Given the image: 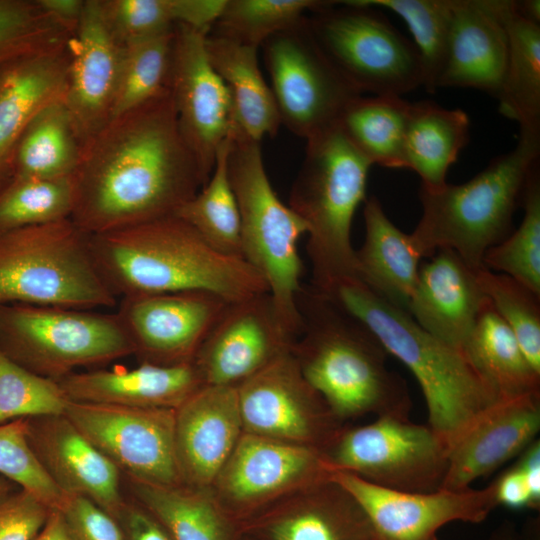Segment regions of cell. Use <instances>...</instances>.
Masks as SVG:
<instances>
[{
    "label": "cell",
    "instance_id": "obj_38",
    "mask_svg": "<svg viewBox=\"0 0 540 540\" xmlns=\"http://www.w3.org/2000/svg\"><path fill=\"white\" fill-rule=\"evenodd\" d=\"M73 207V176L53 180L0 178V235L68 219Z\"/></svg>",
    "mask_w": 540,
    "mask_h": 540
},
{
    "label": "cell",
    "instance_id": "obj_25",
    "mask_svg": "<svg viewBox=\"0 0 540 540\" xmlns=\"http://www.w3.org/2000/svg\"><path fill=\"white\" fill-rule=\"evenodd\" d=\"M477 271L451 249H439L419 267L407 312L426 332L462 348L487 297Z\"/></svg>",
    "mask_w": 540,
    "mask_h": 540
},
{
    "label": "cell",
    "instance_id": "obj_35",
    "mask_svg": "<svg viewBox=\"0 0 540 540\" xmlns=\"http://www.w3.org/2000/svg\"><path fill=\"white\" fill-rule=\"evenodd\" d=\"M131 498L148 510L172 540H229L226 522L207 489L124 479Z\"/></svg>",
    "mask_w": 540,
    "mask_h": 540
},
{
    "label": "cell",
    "instance_id": "obj_8",
    "mask_svg": "<svg viewBox=\"0 0 540 540\" xmlns=\"http://www.w3.org/2000/svg\"><path fill=\"white\" fill-rule=\"evenodd\" d=\"M89 237L71 218L0 235V304L115 306L117 298L94 264Z\"/></svg>",
    "mask_w": 540,
    "mask_h": 540
},
{
    "label": "cell",
    "instance_id": "obj_3",
    "mask_svg": "<svg viewBox=\"0 0 540 540\" xmlns=\"http://www.w3.org/2000/svg\"><path fill=\"white\" fill-rule=\"evenodd\" d=\"M297 307L303 327L292 353L338 420L409 417L406 382L388 368V352L362 322L311 285H302Z\"/></svg>",
    "mask_w": 540,
    "mask_h": 540
},
{
    "label": "cell",
    "instance_id": "obj_1",
    "mask_svg": "<svg viewBox=\"0 0 540 540\" xmlns=\"http://www.w3.org/2000/svg\"><path fill=\"white\" fill-rule=\"evenodd\" d=\"M207 181L168 89L110 119L85 145L70 218L92 235L174 215Z\"/></svg>",
    "mask_w": 540,
    "mask_h": 540
},
{
    "label": "cell",
    "instance_id": "obj_18",
    "mask_svg": "<svg viewBox=\"0 0 540 540\" xmlns=\"http://www.w3.org/2000/svg\"><path fill=\"white\" fill-rule=\"evenodd\" d=\"M297 337L269 292L260 293L228 304L193 363L205 384L238 386L292 351Z\"/></svg>",
    "mask_w": 540,
    "mask_h": 540
},
{
    "label": "cell",
    "instance_id": "obj_32",
    "mask_svg": "<svg viewBox=\"0 0 540 540\" xmlns=\"http://www.w3.org/2000/svg\"><path fill=\"white\" fill-rule=\"evenodd\" d=\"M469 118L461 109L431 101L410 103L405 135V168L417 173L421 188L437 190L469 141Z\"/></svg>",
    "mask_w": 540,
    "mask_h": 540
},
{
    "label": "cell",
    "instance_id": "obj_58",
    "mask_svg": "<svg viewBox=\"0 0 540 540\" xmlns=\"http://www.w3.org/2000/svg\"><path fill=\"white\" fill-rule=\"evenodd\" d=\"M15 485V483L0 475V496L14 490Z\"/></svg>",
    "mask_w": 540,
    "mask_h": 540
},
{
    "label": "cell",
    "instance_id": "obj_53",
    "mask_svg": "<svg viewBox=\"0 0 540 540\" xmlns=\"http://www.w3.org/2000/svg\"><path fill=\"white\" fill-rule=\"evenodd\" d=\"M37 2L71 37L75 34L84 14L86 0H37Z\"/></svg>",
    "mask_w": 540,
    "mask_h": 540
},
{
    "label": "cell",
    "instance_id": "obj_40",
    "mask_svg": "<svg viewBox=\"0 0 540 540\" xmlns=\"http://www.w3.org/2000/svg\"><path fill=\"white\" fill-rule=\"evenodd\" d=\"M174 29L123 46L111 119L169 89Z\"/></svg>",
    "mask_w": 540,
    "mask_h": 540
},
{
    "label": "cell",
    "instance_id": "obj_10",
    "mask_svg": "<svg viewBox=\"0 0 540 540\" xmlns=\"http://www.w3.org/2000/svg\"><path fill=\"white\" fill-rule=\"evenodd\" d=\"M316 43L359 93L402 97L423 86L418 51L377 8L324 1L307 16Z\"/></svg>",
    "mask_w": 540,
    "mask_h": 540
},
{
    "label": "cell",
    "instance_id": "obj_19",
    "mask_svg": "<svg viewBox=\"0 0 540 540\" xmlns=\"http://www.w3.org/2000/svg\"><path fill=\"white\" fill-rule=\"evenodd\" d=\"M28 444L65 496H82L115 520L125 503L123 476L65 414L26 418Z\"/></svg>",
    "mask_w": 540,
    "mask_h": 540
},
{
    "label": "cell",
    "instance_id": "obj_36",
    "mask_svg": "<svg viewBox=\"0 0 540 540\" xmlns=\"http://www.w3.org/2000/svg\"><path fill=\"white\" fill-rule=\"evenodd\" d=\"M309 504L274 522L272 540H374L356 501L329 479L313 486Z\"/></svg>",
    "mask_w": 540,
    "mask_h": 540
},
{
    "label": "cell",
    "instance_id": "obj_20",
    "mask_svg": "<svg viewBox=\"0 0 540 540\" xmlns=\"http://www.w3.org/2000/svg\"><path fill=\"white\" fill-rule=\"evenodd\" d=\"M67 51L64 104L85 147L111 119L123 51L107 25L101 0H86Z\"/></svg>",
    "mask_w": 540,
    "mask_h": 540
},
{
    "label": "cell",
    "instance_id": "obj_16",
    "mask_svg": "<svg viewBox=\"0 0 540 540\" xmlns=\"http://www.w3.org/2000/svg\"><path fill=\"white\" fill-rule=\"evenodd\" d=\"M206 36L175 25L169 91L180 132L208 180L219 149L238 125L230 91L209 61Z\"/></svg>",
    "mask_w": 540,
    "mask_h": 540
},
{
    "label": "cell",
    "instance_id": "obj_34",
    "mask_svg": "<svg viewBox=\"0 0 540 540\" xmlns=\"http://www.w3.org/2000/svg\"><path fill=\"white\" fill-rule=\"evenodd\" d=\"M409 107L400 96L360 95L346 106L338 124L372 165L405 168Z\"/></svg>",
    "mask_w": 540,
    "mask_h": 540
},
{
    "label": "cell",
    "instance_id": "obj_24",
    "mask_svg": "<svg viewBox=\"0 0 540 540\" xmlns=\"http://www.w3.org/2000/svg\"><path fill=\"white\" fill-rule=\"evenodd\" d=\"M509 0H455L438 88H472L497 98L508 57Z\"/></svg>",
    "mask_w": 540,
    "mask_h": 540
},
{
    "label": "cell",
    "instance_id": "obj_39",
    "mask_svg": "<svg viewBox=\"0 0 540 540\" xmlns=\"http://www.w3.org/2000/svg\"><path fill=\"white\" fill-rule=\"evenodd\" d=\"M394 12L406 23L422 66L423 87L434 93L443 71L454 14L455 0H358Z\"/></svg>",
    "mask_w": 540,
    "mask_h": 540
},
{
    "label": "cell",
    "instance_id": "obj_37",
    "mask_svg": "<svg viewBox=\"0 0 540 540\" xmlns=\"http://www.w3.org/2000/svg\"><path fill=\"white\" fill-rule=\"evenodd\" d=\"M231 137L219 149L206 184L174 215L188 223L218 252L243 258L239 209L227 169Z\"/></svg>",
    "mask_w": 540,
    "mask_h": 540
},
{
    "label": "cell",
    "instance_id": "obj_30",
    "mask_svg": "<svg viewBox=\"0 0 540 540\" xmlns=\"http://www.w3.org/2000/svg\"><path fill=\"white\" fill-rule=\"evenodd\" d=\"M84 145L64 101L38 113L9 151L0 178L16 176L43 180L72 177Z\"/></svg>",
    "mask_w": 540,
    "mask_h": 540
},
{
    "label": "cell",
    "instance_id": "obj_22",
    "mask_svg": "<svg viewBox=\"0 0 540 540\" xmlns=\"http://www.w3.org/2000/svg\"><path fill=\"white\" fill-rule=\"evenodd\" d=\"M540 429V393L499 400L478 415L448 448L441 489L461 491L521 454Z\"/></svg>",
    "mask_w": 540,
    "mask_h": 540
},
{
    "label": "cell",
    "instance_id": "obj_45",
    "mask_svg": "<svg viewBox=\"0 0 540 540\" xmlns=\"http://www.w3.org/2000/svg\"><path fill=\"white\" fill-rule=\"evenodd\" d=\"M70 37L37 0H0V62L20 54L65 47Z\"/></svg>",
    "mask_w": 540,
    "mask_h": 540
},
{
    "label": "cell",
    "instance_id": "obj_17",
    "mask_svg": "<svg viewBox=\"0 0 540 540\" xmlns=\"http://www.w3.org/2000/svg\"><path fill=\"white\" fill-rule=\"evenodd\" d=\"M228 302L209 291L187 290L121 298L116 312L141 363H192Z\"/></svg>",
    "mask_w": 540,
    "mask_h": 540
},
{
    "label": "cell",
    "instance_id": "obj_12",
    "mask_svg": "<svg viewBox=\"0 0 540 540\" xmlns=\"http://www.w3.org/2000/svg\"><path fill=\"white\" fill-rule=\"evenodd\" d=\"M261 48L281 124L305 140L338 124L346 106L362 95L322 52L307 15Z\"/></svg>",
    "mask_w": 540,
    "mask_h": 540
},
{
    "label": "cell",
    "instance_id": "obj_28",
    "mask_svg": "<svg viewBox=\"0 0 540 540\" xmlns=\"http://www.w3.org/2000/svg\"><path fill=\"white\" fill-rule=\"evenodd\" d=\"M365 239L355 250L356 277L376 294L407 311L423 258L411 234L386 215L377 197L364 201Z\"/></svg>",
    "mask_w": 540,
    "mask_h": 540
},
{
    "label": "cell",
    "instance_id": "obj_21",
    "mask_svg": "<svg viewBox=\"0 0 540 540\" xmlns=\"http://www.w3.org/2000/svg\"><path fill=\"white\" fill-rule=\"evenodd\" d=\"M322 451L243 432L214 481L219 494L240 505L257 503L296 485L328 480Z\"/></svg>",
    "mask_w": 540,
    "mask_h": 540
},
{
    "label": "cell",
    "instance_id": "obj_48",
    "mask_svg": "<svg viewBox=\"0 0 540 540\" xmlns=\"http://www.w3.org/2000/svg\"><path fill=\"white\" fill-rule=\"evenodd\" d=\"M51 511L22 488L0 496V540H34Z\"/></svg>",
    "mask_w": 540,
    "mask_h": 540
},
{
    "label": "cell",
    "instance_id": "obj_41",
    "mask_svg": "<svg viewBox=\"0 0 540 540\" xmlns=\"http://www.w3.org/2000/svg\"><path fill=\"white\" fill-rule=\"evenodd\" d=\"M532 170L523 195L524 217L520 226L489 248L483 267L508 275L540 296V178Z\"/></svg>",
    "mask_w": 540,
    "mask_h": 540
},
{
    "label": "cell",
    "instance_id": "obj_27",
    "mask_svg": "<svg viewBox=\"0 0 540 540\" xmlns=\"http://www.w3.org/2000/svg\"><path fill=\"white\" fill-rule=\"evenodd\" d=\"M68 64L67 45L0 62V171L27 124L49 105L64 101Z\"/></svg>",
    "mask_w": 540,
    "mask_h": 540
},
{
    "label": "cell",
    "instance_id": "obj_56",
    "mask_svg": "<svg viewBox=\"0 0 540 540\" xmlns=\"http://www.w3.org/2000/svg\"><path fill=\"white\" fill-rule=\"evenodd\" d=\"M514 11L522 18L540 24V1L521 0L512 1Z\"/></svg>",
    "mask_w": 540,
    "mask_h": 540
},
{
    "label": "cell",
    "instance_id": "obj_26",
    "mask_svg": "<svg viewBox=\"0 0 540 540\" xmlns=\"http://www.w3.org/2000/svg\"><path fill=\"white\" fill-rule=\"evenodd\" d=\"M72 402L177 409L205 385L194 363L73 372L57 381Z\"/></svg>",
    "mask_w": 540,
    "mask_h": 540
},
{
    "label": "cell",
    "instance_id": "obj_15",
    "mask_svg": "<svg viewBox=\"0 0 540 540\" xmlns=\"http://www.w3.org/2000/svg\"><path fill=\"white\" fill-rule=\"evenodd\" d=\"M328 479L356 501L374 540H437L446 524L480 523L498 505L495 482L482 489L405 492L335 469H329Z\"/></svg>",
    "mask_w": 540,
    "mask_h": 540
},
{
    "label": "cell",
    "instance_id": "obj_44",
    "mask_svg": "<svg viewBox=\"0 0 540 540\" xmlns=\"http://www.w3.org/2000/svg\"><path fill=\"white\" fill-rule=\"evenodd\" d=\"M68 402L57 381L25 369L0 350V424L63 414Z\"/></svg>",
    "mask_w": 540,
    "mask_h": 540
},
{
    "label": "cell",
    "instance_id": "obj_55",
    "mask_svg": "<svg viewBox=\"0 0 540 540\" xmlns=\"http://www.w3.org/2000/svg\"><path fill=\"white\" fill-rule=\"evenodd\" d=\"M34 540H71L60 511H51L44 527Z\"/></svg>",
    "mask_w": 540,
    "mask_h": 540
},
{
    "label": "cell",
    "instance_id": "obj_4",
    "mask_svg": "<svg viewBox=\"0 0 540 540\" xmlns=\"http://www.w3.org/2000/svg\"><path fill=\"white\" fill-rule=\"evenodd\" d=\"M318 291L362 322L388 354L411 371L426 401L428 425L448 448L478 415L498 401L462 351L426 332L407 311L357 277L337 279Z\"/></svg>",
    "mask_w": 540,
    "mask_h": 540
},
{
    "label": "cell",
    "instance_id": "obj_23",
    "mask_svg": "<svg viewBox=\"0 0 540 540\" xmlns=\"http://www.w3.org/2000/svg\"><path fill=\"white\" fill-rule=\"evenodd\" d=\"M237 386L203 385L175 409V451L182 483L208 489L239 441Z\"/></svg>",
    "mask_w": 540,
    "mask_h": 540
},
{
    "label": "cell",
    "instance_id": "obj_51",
    "mask_svg": "<svg viewBox=\"0 0 540 540\" xmlns=\"http://www.w3.org/2000/svg\"><path fill=\"white\" fill-rule=\"evenodd\" d=\"M226 0H173L176 24L208 34L224 8Z\"/></svg>",
    "mask_w": 540,
    "mask_h": 540
},
{
    "label": "cell",
    "instance_id": "obj_43",
    "mask_svg": "<svg viewBox=\"0 0 540 540\" xmlns=\"http://www.w3.org/2000/svg\"><path fill=\"white\" fill-rule=\"evenodd\" d=\"M476 274L482 292L514 333L530 365L540 373V296L508 275L484 267Z\"/></svg>",
    "mask_w": 540,
    "mask_h": 540
},
{
    "label": "cell",
    "instance_id": "obj_2",
    "mask_svg": "<svg viewBox=\"0 0 540 540\" xmlns=\"http://www.w3.org/2000/svg\"><path fill=\"white\" fill-rule=\"evenodd\" d=\"M89 245L116 298L202 290L237 302L269 292L243 258L218 252L176 215L92 234Z\"/></svg>",
    "mask_w": 540,
    "mask_h": 540
},
{
    "label": "cell",
    "instance_id": "obj_9",
    "mask_svg": "<svg viewBox=\"0 0 540 540\" xmlns=\"http://www.w3.org/2000/svg\"><path fill=\"white\" fill-rule=\"evenodd\" d=\"M0 350L54 381L133 355L116 313L21 303L0 304Z\"/></svg>",
    "mask_w": 540,
    "mask_h": 540
},
{
    "label": "cell",
    "instance_id": "obj_57",
    "mask_svg": "<svg viewBox=\"0 0 540 540\" xmlns=\"http://www.w3.org/2000/svg\"><path fill=\"white\" fill-rule=\"evenodd\" d=\"M489 540H515V537L512 529L504 526L497 530Z\"/></svg>",
    "mask_w": 540,
    "mask_h": 540
},
{
    "label": "cell",
    "instance_id": "obj_13",
    "mask_svg": "<svg viewBox=\"0 0 540 540\" xmlns=\"http://www.w3.org/2000/svg\"><path fill=\"white\" fill-rule=\"evenodd\" d=\"M64 414L123 479L183 484L175 451V409L69 401Z\"/></svg>",
    "mask_w": 540,
    "mask_h": 540
},
{
    "label": "cell",
    "instance_id": "obj_52",
    "mask_svg": "<svg viewBox=\"0 0 540 540\" xmlns=\"http://www.w3.org/2000/svg\"><path fill=\"white\" fill-rule=\"evenodd\" d=\"M494 482L498 505L514 510L538 507L533 500L524 475L517 465L504 472Z\"/></svg>",
    "mask_w": 540,
    "mask_h": 540
},
{
    "label": "cell",
    "instance_id": "obj_29",
    "mask_svg": "<svg viewBox=\"0 0 540 540\" xmlns=\"http://www.w3.org/2000/svg\"><path fill=\"white\" fill-rule=\"evenodd\" d=\"M209 61L228 87L240 130L261 142L275 136L281 119L270 85L258 63V48L215 31L205 38Z\"/></svg>",
    "mask_w": 540,
    "mask_h": 540
},
{
    "label": "cell",
    "instance_id": "obj_5",
    "mask_svg": "<svg viewBox=\"0 0 540 540\" xmlns=\"http://www.w3.org/2000/svg\"><path fill=\"white\" fill-rule=\"evenodd\" d=\"M539 152L540 142L519 138L513 150L467 182L432 191L420 188L422 215L411 236L421 256L451 249L474 271L483 268L486 251L511 232Z\"/></svg>",
    "mask_w": 540,
    "mask_h": 540
},
{
    "label": "cell",
    "instance_id": "obj_49",
    "mask_svg": "<svg viewBox=\"0 0 540 540\" xmlns=\"http://www.w3.org/2000/svg\"><path fill=\"white\" fill-rule=\"evenodd\" d=\"M71 540H124L118 522L82 496H67L59 510Z\"/></svg>",
    "mask_w": 540,
    "mask_h": 540
},
{
    "label": "cell",
    "instance_id": "obj_47",
    "mask_svg": "<svg viewBox=\"0 0 540 540\" xmlns=\"http://www.w3.org/2000/svg\"><path fill=\"white\" fill-rule=\"evenodd\" d=\"M107 25L122 45L173 31V0H101Z\"/></svg>",
    "mask_w": 540,
    "mask_h": 540
},
{
    "label": "cell",
    "instance_id": "obj_33",
    "mask_svg": "<svg viewBox=\"0 0 540 540\" xmlns=\"http://www.w3.org/2000/svg\"><path fill=\"white\" fill-rule=\"evenodd\" d=\"M508 57L497 96L500 112L517 122L519 138L540 142V24L519 16L509 0Z\"/></svg>",
    "mask_w": 540,
    "mask_h": 540
},
{
    "label": "cell",
    "instance_id": "obj_14",
    "mask_svg": "<svg viewBox=\"0 0 540 540\" xmlns=\"http://www.w3.org/2000/svg\"><path fill=\"white\" fill-rule=\"evenodd\" d=\"M243 431L321 451L341 432L338 419L303 377L292 351L237 386Z\"/></svg>",
    "mask_w": 540,
    "mask_h": 540
},
{
    "label": "cell",
    "instance_id": "obj_6",
    "mask_svg": "<svg viewBox=\"0 0 540 540\" xmlns=\"http://www.w3.org/2000/svg\"><path fill=\"white\" fill-rule=\"evenodd\" d=\"M371 166L339 124L306 140L288 205L307 226L306 251L316 289L356 277L351 229L358 206L367 198Z\"/></svg>",
    "mask_w": 540,
    "mask_h": 540
},
{
    "label": "cell",
    "instance_id": "obj_31",
    "mask_svg": "<svg viewBox=\"0 0 540 540\" xmlns=\"http://www.w3.org/2000/svg\"><path fill=\"white\" fill-rule=\"evenodd\" d=\"M462 352L499 400L540 393V373L490 301L480 310Z\"/></svg>",
    "mask_w": 540,
    "mask_h": 540
},
{
    "label": "cell",
    "instance_id": "obj_46",
    "mask_svg": "<svg viewBox=\"0 0 540 540\" xmlns=\"http://www.w3.org/2000/svg\"><path fill=\"white\" fill-rule=\"evenodd\" d=\"M0 475L28 491L52 510L65 496L45 473L26 436V418L0 424Z\"/></svg>",
    "mask_w": 540,
    "mask_h": 540
},
{
    "label": "cell",
    "instance_id": "obj_42",
    "mask_svg": "<svg viewBox=\"0 0 540 540\" xmlns=\"http://www.w3.org/2000/svg\"><path fill=\"white\" fill-rule=\"evenodd\" d=\"M317 0H226L211 31L260 48L271 36L299 23L320 7Z\"/></svg>",
    "mask_w": 540,
    "mask_h": 540
},
{
    "label": "cell",
    "instance_id": "obj_50",
    "mask_svg": "<svg viewBox=\"0 0 540 540\" xmlns=\"http://www.w3.org/2000/svg\"><path fill=\"white\" fill-rule=\"evenodd\" d=\"M116 521L124 540H172L158 520L131 497H126Z\"/></svg>",
    "mask_w": 540,
    "mask_h": 540
},
{
    "label": "cell",
    "instance_id": "obj_7",
    "mask_svg": "<svg viewBox=\"0 0 540 540\" xmlns=\"http://www.w3.org/2000/svg\"><path fill=\"white\" fill-rule=\"evenodd\" d=\"M227 169L239 209L242 257L263 278L283 321L299 336L303 262L298 243L307 226L274 191L260 142L239 127L230 140Z\"/></svg>",
    "mask_w": 540,
    "mask_h": 540
},
{
    "label": "cell",
    "instance_id": "obj_11",
    "mask_svg": "<svg viewBox=\"0 0 540 540\" xmlns=\"http://www.w3.org/2000/svg\"><path fill=\"white\" fill-rule=\"evenodd\" d=\"M323 454L330 469L405 492L441 489L448 467L445 442L409 417H377L341 431Z\"/></svg>",
    "mask_w": 540,
    "mask_h": 540
},
{
    "label": "cell",
    "instance_id": "obj_54",
    "mask_svg": "<svg viewBox=\"0 0 540 540\" xmlns=\"http://www.w3.org/2000/svg\"><path fill=\"white\" fill-rule=\"evenodd\" d=\"M524 475L533 500L540 504V443L535 440L522 453L516 464Z\"/></svg>",
    "mask_w": 540,
    "mask_h": 540
}]
</instances>
